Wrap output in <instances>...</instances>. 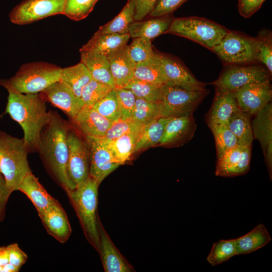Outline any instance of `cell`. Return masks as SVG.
I'll list each match as a JSON object with an SVG mask.
<instances>
[{"label": "cell", "instance_id": "obj_1", "mask_svg": "<svg viewBox=\"0 0 272 272\" xmlns=\"http://www.w3.org/2000/svg\"><path fill=\"white\" fill-rule=\"evenodd\" d=\"M0 85L9 93L4 114H9L22 127L28 153L38 152L41 131L50 118L44 95L21 93L11 86L8 79H1Z\"/></svg>", "mask_w": 272, "mask_h": 272}, {"label": "cell", "instance_id": "obj_2", "mask_svg": "<svg viewBox=\"0 0 272 272\" xmlns=\"http://www.w3.org/2000/svg\"><path fill=\"white\" fill-rule=\"evenodd\" d=\"M49 121L40 134L38 153L48 172L65 191L75 187L66 172L69 155L67 134L70 123L56 111H49Z\"/></svg>", "mask_w": 272, "mask_h": 272}, {"label": "cell", "instance_id": "obj_3", "mask_svg": "<svg viewBox=\"0 0 272 272\" xmlns=\"http://www.w3.org/2000/svg\"><path fill=\"white\" fill-rule=\"evenodd\" d=\"M100 184L90 176L82 184L66 192L79 219L85 235L98 250L99 238L97 213Z\"/></svg>", "mask_w": 272, "mask_h": 272}, {"label": "cell", "instance_id": "obj_4", "mask_svg": "<svg viewBox=\"0 0 272 272\" xmlns=\"http://www.w3.org/2000/svg\"><path fill=\"white\" fill-rule=\"evenodd\" d=\"M28 153L23 138H17L0 130V173L12 192L18 190L23 178L32 173Z\"/></svg>", "mask_w": 272, "mask_h": 272}, {"label": "cell", "instance_id": "obj_5", "mask_svg": "<svg viewBox=\"0 0 272 272\" xmlns=\"http://www.w3.org/2000/svg\"><path fill=\"white\" fill-rule=\"evenodd\" d=\"M229 30L210 20L195 16L174 18L165 34H171L193 41L212 50Z\"/></svg>", "mask_w": 272, "mask_h": 272}, {"label": "cell", "instance_id": "obj_6", "mask_svg": "<svg viewBox=\"0 0 272 272\" xmlns=\"http://www.w3.org/2000/svg\"><path fill=\"white\" fill-rule=\"evenodd\" d=\"M61 69L46 62H29L23 64L8 81L13 88L21 93H39L59 81Z\"/></svg>", "mask_w": 272, "mask_h": 272}, {"label": "cell", "instance_id": "obj_7", "mask_svg": "<svg viewBox=\"0 0 272 272\" xmlns=\"http://www.w3.org/2000/svg\"><path fill=\"white\" fill-rule=\"evenodd\" d=\"M258 40L230 31L212 50L226 65H244L259 62Z\"/></svg>", "mask_w": 272, "mask_h": 272}, {"label": "cell", "instance_id": "obj_8", "mask_svg": "<svg viewBox=\"0 0 272 272\" xmlns=\"http://www.w3.org/2000/svg\"><path fill=\"white\" fill-rule=\"evenodd\" d=\"M209 93L207 89L193 90L164 84L159 102L161 117L192 115Z\"/></svg>", "mask_w": 272, "mask_h": 272}, {"label": "cell", "instance_id": "obj_9", "mask_svg": "<svg viewBox=\"0 0 272 272\" xmlns=\"http://www.w3.org/2000/svg\"><path fill=\"white\" fill-rule=\"evenodd\" d=\"M271 75L265 67L258 65H231L212 84L220 90L233 93L247 84L269 79Z\"/></svg>", "mask_w": 272, "mask_h": 272}, {"label": "cell", "instance_id": "obj_10", "mask_svg": "<svg viewBox=\"0 0 272 272\" xmlns=\"http://www.w3.org/2000/svg\"><path fill=\"white\" fill-rule=\"evenodd\" d=\"M69 155L66 166L68 178L76 188L89 176L90 152L83 140L70 127L67 134Z\"/></svg>", "mask_w": 272, "mask_h": 272}, {"label": "cell", "instance_id": "obj_11", "mask_svg": "<svg viewBox=\"0 0 272 272\" xmlns=\"http://www.w3.org/2000/svg\"><path fill=\"white\" fill-rule=\"evenodd\" d=\"M67 0H24L9 14L10 21L17 25H26L63 13Z\"/></svg>", "mask_w": 272, "mask_h": 272}, {"label": "cell", "instance_id": "obj_12", "mask_svg": "<svg viewBox=\"0 0 272 272\" xmlns=\"http://www.w3.org/2000/svg\"><path fill=\"white\" fill-rule=\"evenodd\" d=\"M157 53L165 84L193 90L206 89V84L198 81L177 58L166 54Z\"/></svg>", "mask_w": 272, "mask_h": 272}, {"label": "cell", "instance_id": "obj_13", "mask_svg": "<svg viewBox=\"0 0 272 272\" xmlns=\"http://www.w3.org/2000/svg\"><path fill=\"white\" fill-rule=\"evenodd\" d=\"M233 94L240 109L251 115H255L271 102L270 80L247 84Z\"/></svg>", "mask_w": 272, "mask_h": 272}, {"label": "cell", "instance_id": "obj_14", "mask_svg": "<svg viewBox=\"0 0 272 272\" xmlns=\"http://www.w3.org/2000/svg\"><path fill=\"white\" fill-rule=\"evenodd\" d=\"M90 152L89 176L99 184L119 165L101 138L85 137Z\"/></svg>", "mask_w": 272, "mask_h": 272}, {"label": "cell", "instance_id": "obj_15", "mask_svg": "<svg viewBox=\"0 0 272 272\" xmlns=\"http://www.w3.org/2000/svg\"><path fill=\"white\" fill-rule=\"evenodd\" d=\"M251 146L238 145L217 159L215 175L229 177L242 175L250 169Z\"/></svg>", "mask_w": 272, "mask_h": 272}, {"label": "cell", "instance_id": "obj_16", "mask_svg": "<svg viewBox=\"0 0 272 272\" xmlns=\"http://www.w3.org/2000/svg\"><path fill=\"white\" fill-rule=\"evenodd\" d=\"M42 92L46 100L61 110L70 120L74 118L83 107L81 99L60 80L49 86Z\"/></svg>", "mask_w": 272, "mask_h": 272}, {"label": "cell", "instance_id": "obj_17", "mask_svg": "<svg viewBox=\"0 0 272 272\" xmlns=\"http://www.w3.org/2000/svg\"><path fill=\"white\" fill-rule=\"evenodd\" d=\"M253 138L261 146L270 179L272 177V104L270 102L252 121Z\"/></svg>", "mask_w": 272, "mask_h": 272}, {"label": "cell", "instance_id": "obj_18", "mask_svg": "<svg viewBox=\"0 0 272 272\" xmlns=\"http://www.w3.org/2000/svg\"><path fill=\"white\" fill-rule=\"evenodd\" d=\"M99 252L105 272L135 271L132 266L120 253L105 231L99 218L98 221Z\"/></svg>", "mask_w": 272, "mask_h": 272}, {"label": "cell", "instance_id": "obj_19", "mask_svg": "<svg viewBox=\"0 0 272 272\" xmlns=\"http://www.w3.org/2000/svg\"><path fill=\"white\" fill-rule=\"evenodd\" d=\"M196 128L193 115L169 117L159 145L173 146L188 142L193 137Z\"/></svg>", "mask_w": 272, "mask_h": 272}, {"label": "cell", "instance_id": "obj_20", "mask_svg": "<svg viewBox=\"0 0 272 272\" xmlns=\"http://www.w3.org/2000/svg\"><path fill=\"white\" fill-rule=\"evenodd\" d=\"M39 217L49 235L62 243L67 240L72 228L66 214L57 200Z\"/></svg>", "mask_w": 272, "mask_h": 272}, {"label": "cell", "instance_id": "obj_21", "mask_svg": "<svg viewBox=\"0 0 272 272\" xmlns=\"http://www.w3.org/2000/svg\"><path fill=\"white\" fill-rule=\"evenodd\" d=\"M71 121L85 137L101 138L112 122L92 107L83 108Z\"/></svg>", "mask_w": 272, "mask_h": 272}, {"label": "cell", "instance_id": "obj_22", "mask_svg": "<svg viewBox=\"0 0 272 272\" xmlns=\"http://www.w3.org/2000/svg\"><path fill=\"white\" fill-rule=\"evenodd\" d=\"M216 89L213 104L207 115V123L209 127L227 124L231 116L239 108L232 93Z\"/></svg>", "mask_w": 272, "mask_h": 272}, {"label": "cell", "instance_id": "obj_23", "mask_svg": "<svg viewBox=\"0 0 272 272\" xmlns=\"http://www.w3.org/2000/svg\"><path fill=\"white\" fill-rule=\"evenodd\" d=\"M115 88L125 87L133 78L135 64L127 51V44L107 55Z\"/></svg>", "mask_w": 272, "mask_h": 272}, {"label": "cell", "instance_id": "obj_24", "mask_svg": "<svg viewBox=\"0 0 272 272\" xmlns=\"http://www.w3.org/2000/svg\"><path fill=\"white\" fill-rule=\"evenodd\" d=\"M81 61L88 69L92 79L115 88L109 61L107 56L91 51H80Z\"/></svg>", "mask_w": 272, "mask_h": 272}, {"label": "cell", "instance_id": "obj_25", "mask_svg": "<svg viewBox=\"0 0 272 272\" xmlns=\"http://www.w3.org/2000/svg\"><path fill=\"white\" fill-rule=\"evenodd\" d=\"M18 190L23 192L30 199L38 216L56 200L47 192L32 173L28 174L23 178Z\"/></svg>", "mask_w": 272, "mask_h": 272}, {"label": "cell", "instance_id": "obj_26", "mask_svg": "<svg viewBox=\"0 0 272 272\" xmlns=\"http://www.w3.org/2000/svg\"><path fill=\"white\" fill-rule=\"evenodd\" d=\"M174 18L170 14L146 21H134L129 25L128 34L132 38L144 37L152 40L165 34Z\"/></svg>", "mask_w": 272, "mask_h": 272}, {"label": "cell", "instance_id": "obj_27", "mask_svg": "<svg viewBox=\"0 0 272 272\" xmlns=\"http://www.w3.org/2000/svg\"><path fill=\"white\" fill-rule=\"evenodd\" d=\"M129 34H104L97 31L80 51H91L106 56L127 44Z\"/></svg>", "mask_w": 272, "mask_h": 272}, {"label": "cell", "instance_id": "obj_28", "mask_svg": "<svg viewBox=\"0 0 272 272\" xmlns=\"http://www.w3.org/2000/svg\"><path fill=\"white\" fill-rule=\"evenodd\" d=\"M234 240L237 255L254 252L268 244L271 238L264 225L259 224Z\"/></svg>", "mask_w": 272, "mask_h": 272}, {"label": "cell", "instance_id": "obj_29", "mask_svg": "<svg viewBox=\"0 0 272 272\" xmlns=\"http://www.w3.org/2000/svg\"><path fill=\"white\" fill-rule=\"evenodd\" d=\"M251 115L239 108L230 117L227 126L236 137L239 145L251 146L253 140Z\"/></svg>", "mask_w": 272, "mask_h": 272}, {"label": "cell", "instance_id": "obj_30", "mask_svg": "<svg viewBox=\"0 0 272 272\" xmlns=\"http://www.w3.org/2000/svg\"><path fill=\"white\" fill-rule=\"evenodd\" d=\"M169 118L161 117L145 125L138 137L133 153L159 145Z\"/></svg>", "mask_w": 272, "mask_h": 272}, {"label": "cell", "instance_id": "obj_31", "mask_svg": "<svg viewBox=\"0 0 272 272\" xmlns=\"http://www.w3.org/2000/svg\"><path fill=\"white\" fill-rule=\"evenodd\" d=\"M92 79L87 67L80 61L76 65L62 68L59 80L66 84L78 97L81 98L83 88Z\"/></svg>", "mask_w": 272, "mask_h": 272}, {"label": "cell", "instance_id": "obj_32", "mask_svg": "<svg viewBox=\"0 0 272 272\" xmlns=\"http://www.w3.org/2000/svg\"><path fill=\"white\" fill-rule=\"evenodd\" d=\"M134 0H128L120 12L111 21L99 27L98 32L104 34H128L129 25L134 22Z\"/></svg>", "mask_w": 272, "mask_h": 272}, {"label": "cell", "instance_id": "obj_33", "mask_svg": "<svg viewBox=\"0 0 272 272\" xmlns=\"http://www.w3.org/2000/svg\"><path fill=\"white\" fill-rule=\"evenodd\" d=\"M141 130L124 134L111 141L106 142L101 138L116 161L120 165H123L133 153L135 145Z\"/></svg>", "mask_w": 272, "mask_h": 272}, {"label": "cell", "instance_id": "obj_34", "mask_svg": "<svg viewBox=\"0 0 272 272\" xmlns=\"http://www.w3.org/2000/svg\"><path fill=\"white\" fill-rule=\"evenodd\" d=\"M133 79L160 86L165 84L157 52L147 61L135 65Z\"/></svg>", "mask_w": 272, "mask_h": 272}, {"label": "cell", "instance_id": "obj_35", "mask_svg": "<svg viewBox=\"0 0 272 272\" xmlns=\"http://www.w3.org/2000/svg\"><path fill=\"white\" fill-rule=\"evenodd\" d=\"M161 117L159 102H151L137 98L132 119L143 125L148 124Z\"/></svg>", "mask_w": 272, "mask_h": 272}, {"label": "cell", "instance_id": "obj_36", "mask_svg": "<svg viewBox=\"0 0 272 272\" xmlns=\"http://www.w3.org/2000/svg\"><path fill=\"white\" fill-rule=\"evenodd\" d=\"M235 255L237 253L234 239L220 240L213 243L207 260L214 266L228 261Z\"/></svg>", "mask_w": 272, "mask_h": 272}, {"label": "cell", "instance_id": "obj_37", "mask_svg": "<svg viewBox=\"0 0 272 272\" xmlns=\"http://www.w3.org/2000/svg\"><path fill=\"white\" fill-rule=\"evenodd\" d=\"M210 128L215 138L217 159L228 150L239 145L236 137L227 124L215 125Z\"/></svg>", "mask_w": 272, "mask_h": 272}, {"label": "cell", "instance_id": "obj_38", "mask_svg": "<svg viewBox=\"0 0 272 272\" xmlns=\"http://www.w3.org/2000/svg\"><path fill=\"white\" fill-rule=\"evenodd\" d=\"M133 79L125 87L130 90L137 98L160 102L162 86Z\"/></svg>", "mask_w": 272, "mask_h": 272}, {"label": "cell", "instance_id": "obj_39", "mask_svg": "<svg viewBox=\"0 0 272 272\" xmlns=\"http://www.w3.org/2000/svg\"><path fill=\"white\" fill-rule=\"evenodd\" d=\"M127 51L135 65L147 61L155 53L151 40L144 37L133 38L131 43L127 45Z\"/></svg>", "mask_w": 272, "mask_h": 272}, {"label": "cell", "instance_id": "obj_40", "mask_svg": "<svg viewBox=\"0 0 272 272\" xmlns=\"http://www.w3.org/2000/svg\"><path fill=\"white\" fill-rule=\"evenodd\" d=\"M91 107L112 123L120 119V112L114 89L95 103Z\"/></svg>", "mask_w": 272, "mask_h": 272}, {"label": "cell", "instance_id": "obj_41", "mask_svg": "<svg viewBox=\"0 0 272 272\" xmlns=\"http://www.w3.org/2000/svg\"><path fill=\"white\" fill-rule=\"evenodd\" d=\"M112 90L109 86L92 79L81 92V99L84 104L83 108L91 107Z\"/></svg>", "mask_w": 272, "mask_h": 272}, {"label": "cell", "instance_id": "obj_42", "mask_svg": "<svg viewBox=\"0 0 272 272\" xmlns=\"http://www.w3.org/2000/svg\"><path fill=\"white\" fill-rule=\"evenodd\" d=\"M99 0H67L63 15L74 21L86 18Z\"/></svg>", "mask_w": 272, "mask_h": 272}, {"label": "cell", "instance_id": "obj_43", "mask_svg": "<svg viewBox=\"0 0 272 272\" xmlns=\"http://www.w3.org/2000/svg\"><path fill=\"white\" fill-rule=\"evenodd\" d=\"M143 125L132 118L118 120L112 123L102 139L106 142L115 140L121 136L131 132L141 130Z\"/></svg>", "mask_w": 272, "mask_h": 272}, {"label": "cell", "instance_id": "obj_44", "mask_svg": "<svg viewBox=\"0 0 272 272\" xmlns=\"http://www.w3.org/2000/svg\"><path fill=\"white\" fill-rule=\"evenodd\" d=\"M258 59L272 73V35L269 30L263 29L258 32Z\"/></svg>", "mask_w": 272, "mask_h": 272}, {"label": "cell", "instance_id": "obj_45", "mask_svg": "<svg viewBox=\"0 0 272 272\" xmlns=\"http://www.w3.org/2000/svg\"><path fill=\"white\" fill-rule=\"evenodd\" d=\"M119 109L120 119L125 120L132 118L135 104L136 96L126 88H115Z\"/></svg>", "mask_w": 272, "mask_h": 272}, {"label": "cell", "instance_id": "obj_46", "mask_svg": "<svg viewBox=\"0 0 272 272\" xmlns=\"http://www.w3.org/2000/svg\"><path fill=\"white\" fill-rule=\"evenodd\" d=\"M187 0H158L149 16L156 18L172 14Z\"/></svg>", "mask_w": 272, "mask_h": 272}, {"label": "cell", "instance_id": "obj_47", "mask_svg": "<svg viewBox=\"0 0 272 272\" xmlns=\"http://www.w3.org/2000/svg\"><path fill=\"white\" fill-rule=\"evenodd\" d=\"M265 0H238V10L245 18H248L256 13Z\"/></svg>", "mask_w": 272, "mask_h": 272}, {"label": "cell", "instance_id": "obj_48", "mask_svg": "<svg viewBox=\"0 0 272 272\" xmlns=\"http://www.w3.org/2000/svg\"><path fill=\"white\" fill-rule=\"evenodd\" d=\"M158 0H134L135 10L134 19L135 21L143 20L154 8Z\"/></svg>", "mask_w": 272, "mask_h": 272}, {"label": "cell", "instance_id": "obj_49", "mask_svg": "<svg viewBox=\"0 0 272 272\" xmlns=\"http://www.w3.org/2000/svg\"><path fill=\"white\" fill-rule=\"evenodd\" d=\"M7 246L10 263L20 269L27 261V254L21 249L17 243H13Z\"/></svg>", "mask_w": 272, "mask_h": 272}, {"label": "cell", "instance_id": "obj_50", "mask_svg": "<svg viewBox=\"0 0 272 272\" xmlns=\"http://www.w3.org/2000/svg\"><path fill=\"white\" fill-rule=\"evenodd\" d=\"M12 192L7 186L4 176L0 175V221L4 217L6 206Z\"/></svg>", "mask_w": 272, "mask_h": 272}, {"label": "cell", "instance_id": "obj_51", "mask_svg": "<svg viewBox=\"0 0 272 272\" xmlns=\"http://www.w3.org/2000/svg\"><path fill=\"white\" fill-rule=\"evenodd\" d=\"M19 269L10 263L8 246L1 247L0 272H17Z\"/></svg>", "mask_w": 272, "mask_h": 272}, {"label": "cell", "instance_id": "obj_52", "mask_svg": "<svg viewBox=\"0 0 272 272\" xmlns=\"http://www.w3.org/2000/svg\"><path fill=\"white\" fill-rule=\"evenodd\" d=\"M1 175V174L0 173V175Z\"/></svg>", "mask_w": 272, "mask_h": 272}]
</instances>
